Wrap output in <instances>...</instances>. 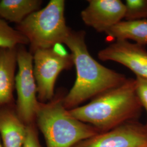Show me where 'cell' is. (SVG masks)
<instances>
[{
	"instance_id": "1",
	"label": "cell",
	"mask_w": 147,
	"mask_h": 147,
	"mask_svg": "<svg viewBox=\"0 0 147 147\" xmlns=\"http://www.w3.org/2000/svg\"><path fill=\"white\" fill-rule=\"evenodd\" d=\"M63 44L70 50L76 70L74 84L63 98V104L67 109H73L90 98L117 87L127 79L124 75L100 64L90 55L84 31L71 30Z\"/></svg>"
},
{
	"instance_id": "2",
	"label": "cell",
	"mask_w": 147,
	"mask_h": 147,
	"mask_svg": "<svg viewBox=\"0 0 147 147\" xmlns=\"http://www.w3.org/2000/svg\"><path fill=\"white\" fill-rule=\"evenodd\" d=\"M135 79L95 97L87 104L69 110L79 121L103 130H110L136 116L141 107Z\"/></svg>"
},
{
	"instance_id": "3",
	"label": "cell",
	"mask_w": 147,
	"mask_h": 147,
	"mask_svg": "<svg viewBox=\"0 0 147 147\" xmlns=\"http://www.w3.org/2000/svg\"><path fill=\"white\" fill-rule=\"evenodd\" d=\"M36 119L47 147H74L98 134L96 128L79 121L63 104V98L39 102Z\"/></svg>"
},
{
	"instance_id": "4",
	"label": "cell",
	"mask_w": 147,
	"mask_h": 147,
	"mask_svg": "<svg viewBox=\"0 0 147 147\" xmlns=\"http://www.w3.org/2000/svg\"><path fill=\"white\" fill-rule=\"evenodd\" d=\"M64 8V1L51 0L45 8L18 24L17 30L28 39L33 53L63 44L71 31L66 25Z\"/></svg>"
},
{
	"instance_id": "5",
	"label": "cell",
	"mask_w": 147,
	"mask_h": 147,
	"mask_svg": "<svg viewBox=\"0 0 147 147\" xmlns=\"http://www.w3.org/2000/svg\"><path fill=\"white\" fill-rule=\"evenodd\" d=\"M33 74L37 84L38 98L40 102L53 99L54 87L59 73L73 65L71 54L62 47L38 49L34 52Z\"/></svg>"
},
{
	"instance_id": "6",
	"label": "cell",
	"mask_w": 147,
	"mask_h": 147,
	"mask_svg": "<svg viewBox=\"0 0 147 147\" xmlns=\"http://www.w3.org/2000/svg\"><path fill=\"white\" fill-rule=\"evenodd\" d=\"M33 56L20 47L17 50L19 70L16 77L18 100L16 113L26 125L36 119L39 102L37 98V87L33 74Z\"/></svg>"
},
{
	"instance_id": "7",
	"label": "cell",
	"mask_w": 147,
	"mask_h": 147,
	"mask_svg": "<svg viewBox=\"0 0 147 147\" xmlns=\"http://www.w3.org/2000/svg\"><path fill=\"white\" fill-rule=\"evenodd\" d=\"M98 56L103 61L120 63L130 69L136 76L147 79V51L143 46L117 40L101 50Z\"/></svg>"
},
{
	"instance_id": "8",
	"label": "cell",
	"mask_w": 147,
	"mask_h": 147,
	"mask_svg": "<svg viewBox=\"0 0 147 147\" xmlns=\"http://www.w3.org/2000/svg\"><path fill=\"white\" fill-rule=\"evenodd\" d=\"M147 145V134L132 124H123L96 134L74 147H142Z\"/></svg>"
},
{
	"instance_id": "9",
	"label": "cell",
	"mask_w": 147,
	"mask_h": 147,
	"mask_svg": "<svg viewBox=\"0 0 147 147\" xmlns=\"http://www.w3.org/2000/svg\"><path fill=\"white\" fill-rule=\"evenodd\" d=\"M88 2L81 16L87 26L96 31L106 33L125 17V5L120 0H88Z\"/></svg>"
},
{
	"instance_id": "10",
	"label": "cell",
	"mask_w": 147,
	"mask_h": 147,
	"mask_svg": "<svg viewBox=\"0 0 147 147\" xmlns=\"http://www.w3.org/2000/svg\"><path fill=\"white\" fill-rule=\"evenodd\" d=\"M0 135L3 147H22L27 135V125L16 112L0 107Z\"/></svg>"
},
{
	"instance_id": "11",
	"label": "cell",
	"mask_w": 147,
	"mask_h": 147,
	"mask_svg": "<svg viewBox=\"0 0 147 147\" xmlns=\"http://www.w3.org/2000/svg\"><path fill=\"white\" fill-rule=\"evenodd\" d=\"M16 62V47H0V106L11 102L13 99Z\"/></svg>"
},
{
	"instance_id": "12",
	"label": "cell",
	"mask_w": 147,
	"mask_h": 147,
	"mask_svg": "<svg viewBox=\"0 0 147 147\" xmlns=\"http://www.w3.org/2000/svg\"><path fill=\"white\" fill-rule=\"evenodd\" d=\"M111 39L132 40L136 44L147 45V19L121 21L105 33Z\"/></svg>"
},
{
	"instance_id": "13",
	"label": "cell",
	"mask_w": 147,
	"mask_h": 147,
	"mask_svg": "<svg viewBox=\"0 0 147 147\" xmlns=\"http://www.w3.org/2000/svg\"><path fill=\"white\" fill-rule=\"evenodd\" d=\"M41 3L38 0H2L0 1V16L19 24L37 11Z\"/></svg>"
},
{
	"instance_id": "14",
	"label": "cell",
	"mask_w": 147,
	"mask_h": 147,
	"mask_svg": "<svg viewBox=\"0 0 147 147\" xmlns=\"http://www.w3.org/2000/svg\"><path fill=\"white\" fill-rule=\"evenodd\" d=\"M28 43L26 37L0 18V47L13 49L18 45Z\"/></svg>"
},
{
	"instance_id": "15",
	"label": "cell",
	"mask_w": 147,
	"mask_h": 147,
	"mask_svg": "<svg viewBox=\"0 0 147 147\" xmlns=\"http://www.w3.org/2000/svg\"><path fill=\"white\" fill-rule=\"evenodd\" d=\"M126 20L147 19V0H126Z\"/></svg>"
},
{
	"instance_id": "16",
	"label": "cell",
	"mask_w": 147,
	"mask_h": 147,
	"mask_svg": "<svg viewBox=\"0 0 147 147\" xmlns=\"http://www.w3.org/2000/svg\"><path fill=\"white\" fill-rule=\"evenodd\" d=\"M136 91L141 106H143L147 114V79L136 76Z\"/></svg>"
},
{
	"instance_id": "17",
	"label": "cell",
	"mask_w": 147,
	"mask_h": 147,
	"mask_svg": "<svg viewBox=\"0 0 147 147\" xmlns=\"http://www.w3.org/2000/svg\"><path fill=\"white\" fill-rule=\"evenodd\" d=\"M37 134L32 124L27 125L26 137L22 147H41Z\"/></svg>"
},
{
	"instance_id": "18",
	"label": "cell",
	"mask_w": 147,
	"mask_h": 147,
	"mask_svg": "<svg viewBox=\"0 0 147 147\" xmlns=\"http://www.w3.org/2000/svg\"><path fill=\"white\" fill-rule=\"evenodd\" d=\"M0 147H3V146H2V144L1 143V142H0Z\"/></svg>"
},
{
	"instance_id": "19",
	"label": "cell",
	"mask_w": 147,
	"mask_h": 147,
	"mask_svg": "<svg viewBox=\"0 0 147 147\" xmlns=\"http://www.w3.org/2000/svg\"><path fill=\"white\" fill-rule=\"evenodd\" d=\"M147 147V146H144V147Z\"/></svg>"
}]
</instances>
